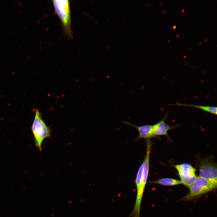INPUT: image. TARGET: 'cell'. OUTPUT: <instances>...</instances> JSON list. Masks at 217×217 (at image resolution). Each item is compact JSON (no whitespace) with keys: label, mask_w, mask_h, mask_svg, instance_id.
<instances>
[{"label":"cell","mask_w":217,"mask_h":217,"mask_svg":"<svg viewBox=\"0 0 217 217\" xmlns=\"http://www.w3.org/2000/svg\"><path fill=\"white\" fill-rule=\"evenodd\" d=\"M176 25H175L174 26H173V30H174V29H175L176 28Z\"/></svg>","instance_id":"11"},{"label":"cell","mask_w":217,"mask_h":217,"mask_svg":"<svg viewBox=\"0 0 217 217\" xmlns=\"http://www.w3.org/2000/svg\"><path fill=\"white\" fill-rule=\"evenodd\" d=\"M162 3V2H161L159 4V5H161V4Z\"/></svg>","instance_id":"19"},{"label":"cell","mask_w":217,"mask_h":217,"mask_svg":"<svg viewBox=\"0 0 217 217\" xmlns=\"http://www.w3.org/2000/svg\"><path fill=\"white\" fill-rule=\"evenodd\" d=\"M199 168V176L217 184V168L214 163L204 159L200 162Z\"/></svg>","instance_id":"5"},{"label":"cell","mask_w":217,"mask_h":217,"mask_svg":"<svg viewBox=\"0 0 217 217\" xmlns=\"http://www.w3.org/2000/svg\"><path fill=\"white\" fill-rule=\"evenodd\" d=\"M168 116V114H166L163 119L153 125V135L154 137L158 135H168V131L171 128V127L167 124L165 122Z\"/></svg>","instance_id":"7"},{"label":"cell","mask_w":217,"mask_h":217,"mask_svg":"<svg viewBox=\"0 0 217 217\" xmlns=\"http://www.w3.org/2000/svg\"><path fill=\"white\" fill-rule=\"evenodd\" d=\"M192 49V47H191L190 49V50H191V49Z\"/></svg>","instance_id":"20"},{"label":"cell","mask_w":217,"mask_h":217,"mask_svg":"<svg viewBox=\"0 0 217 217\" xmlns=\"http://www.w3.org/2000/svg\"><path fill=\"white\" fill-rule=\"evenodd\" d=\"M123 123L136 128L139 132V135L137 140L141 139H146L154 137L153 135V125H145L141 126H137L126 121Z\"/></svg>","instance_id":"6"},{"label":"cell","mask_w":217,"mask_h":217,"mask_svg":"<svg viewBox=\"0 0 217 217\" xmlns=\"http://www.w3.org/2000/svg\"><path fill=\"white\" fill-rule=\"evenodd\" d=\"M202 42V41H201L200 42V43H199V44H198V46H199V45H200V44H201V43Z\"/></svg>","instance_id":"13"},{"label":"cell","mask_w":217,"mask_h":217,"mask_svg":"<svg viewBox=\"0 0 217 217\" xmlns=\"http://www.w3.org/2000/svg\"><path fill=\"white\" fill-rule=\"evenodd\" d=\"M165 10L163 11L162 14H164L165 13Z\"/></svg>","instance_id":"14"},{"label":"cell","mask_w":217,"mask_h":217,"mask_svg":"<svg viewBox=\"0 0 217 217\" xmlns=\"http://www.w3.org/2000/svg\"><path fill=\"white\" fill-rule=\"evenodd\" d=\"M179 34H177V35H176V37H177L179 36Z\"/></svg>","instance_id":"15"},{"label":"cell","mask_w":217,"mask_h":217,"mask_svg":"<svg viewBox=\"0 0 217 217\" xmlns=\"http://www.w3.org/2000/svg\"><path fill=\"white\" fill-rule=\"evenodd\" d=\"M31 130L35 146L41 152L42 143L45 139L50 137L51 130L50 128L45 124L41 114L38 109H36L35 111Z\"/></svg>","instance_id":"2"},{"label":"cell","mask_w":217,"mask_h":217,"mask_svg":"<svg viewBox=\"0 0 217 217\" xmlns=\"http://www.w3.org/2000/svg\"><path fill=\"white\" fill-rule=\"evenodd\" d=\"M144 166V161L140 166L137 174L135 182L137 189V194H138L140 190L142 182V176Z\"/></svg>","instance_id":"10"},{"label":"cell","mask_w":217,"mask_h":217,"mask_svg":"<svg viewBox=\"0 0 217 217\" xmlns=\"http://www.w3.org/2000/svg\"><path fill=\"white\" fill-rule=\"evenodd\" d=\"M170 39H169V40H168V43L170 42Z\"/></svg>","instance_id":"18"},{"label":"cell","mask_w":217,"mask_h":217,"mask_svg":"<svg viewBox=\"0 0 217 217\" xmlns=\"http://www.w3.org/2000/svg\"><path fill=\"white\" fill-rule=\"evenodd\" d=\"M208 39V38H207L205 40V42H206Z\"/></svg>","instance_id":"16"},{"label":"cell","mask_w":217,"mask_h":217,"mask_svg":"<svg viewBox=\"0 0 217 217\" xmlns=\"http://www.w3.org/2000/svg\"><path fill=\"white\" fill-rule=\"evenodd\" d=\"M55 12L61 23L65 36L68 38H73L71 27L70 2L68 0H52Z\"/></svg>","instance_id":"1"},{"label":"cell","mask_w":217,"mask_h":217,"mask_svg":"<svg viewBox=\"0 0 217 217\" xmlns=\"http://www.w3.org/2000/svg\"><path fill=\"white\" fill-rule=\"evenodd\" d=\"M148 183L166 186H175L182 184L181 181L170 178H162L156 180L150 181Z\"/></svg>","instance_id":"9"},{"label":"cell","mask_w":217,"mask_h":217,"mask_svg":"<svg viewBox=\"0 0 217 217\" xmlns=\"http://www.w3.org/2000/svg\"><path fill=\"white\" fill-rule=\"evenodd\" d=\"M217 187V184L200 176L197 178L189 187L190 192L184 197L188 200L202 195L212 191Z\"/></svg>","instance_id":"3"},{"label":"cell","mask_w":217,"mask_h":217,"mask_svg":"<svg viewBox=\"0 0 217 217\" xmlns=\"http://www.w3.org/2000/svg\"><path fill=\"white\" fill-rule=\"evenodd\" d=\"M174 166L178 171L182 184L189 187L197 178L195 168L186 163Z\"/></svg>","instance_id":"4"},{"label":"cell","mask_w":217,"mask_h":217,"mask_svg":"<svg viewBox=\"0 0 217 217\" xmlns=\"http://www.w3.org/2000/svg\"><path fill=\"white\" fill-rule=\"evenodd\" d=\"M186 56H187V55H185L184 57V58H185L186 57Z\"/></svg>","instance_id":"17"},{"label":"cell","mask_w":217,"mask_h":217,"mask_svg":"<svg viewBox=\"0 0 217 217\" xmlns=\"http://www.w3.org/2000/svg\"><path fill=\"white\" fill-rule=\"evenodd\" d=\"M184 10H185V9L184 8H183V9H182L181 11V13H183L184 12Z\"/></svg>","instance_id":"12"},{"label":"cell","mask_w":217,"mask_h":217,"mask_svg":"<svg viewBox=\"0 0 217 217\" xmlns=\"http://www.w3.org/2000/svg\"><path fill=\"white\" fill-rule=\"evenodd\" d=\"M171 105L188 106L196 108L203 111L209 113L213 115H216L217 113V107L213 106H207L202 105H196L192 104H185L180 103L178 102L174 104H170Z\"/></svg>","instance_id":"8"}]
</instances>
